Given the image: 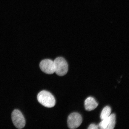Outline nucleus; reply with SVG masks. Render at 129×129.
<instances>
[{"label": "nucleus", "mask_w": 129, "mask_h": 129, "mask_svg": "<svg viewBox=\"0 0 129 129\" xmlns=\"http://www.w3.org/2000/svg\"><path fill=\"white\" fill-rule=\"evenodd\" d=\"M37 99L40 104L47 108H52L55 105L56 101L51 93L46 91H42L38 93Z\"/></svg>", "instance_id": "f257e3e1"}, {"label": "nucleus", "mask_w": 129, "mask_h": 129, "mask_svg": "<svg viewBox=\"0 0 129 129\" xmlns=\"http://www.w3.org/2000/svg\"><path fill=\"white\" fill-rule=\"evenodd\" d=\"M55 72L59 76H63L67 73L68 65L67 61L63 57H58L54 61Z\"/></svg>", "instance_id": "f03ea898"}, {"label": "nucleus", "mask_w": 129, "mask_h": 129, "mask_svg": "<svg viewBox=\"0 0 129 129\" xmlns=\"http://www.w3.org/2000/svg\"><path fill=\"white\" fill-rule=\"evenodd\" d=\"M12 120L16 128L22 129L25 127V120L21 112L18 110H14L12 114Z\"/></svg>", "instance_id": "7ed1b4c3"}, {"label": "nucleus", "mask_w": 129, "mask_h": 129, "mask_svg": "<svg viewBox=\"0 0 129 129\" xmlns=\"http://www.w3.org/2000/svg\"><path fill=\"white\" fill-rule=\"evenodd\" d=\"M82 122L81 116L78 113H72L69 116L68 118V125L70 129L78 128L81 124Z\"/></svg>", "instance_id": "20e7f679"}, {"label": "nucleus", "mask_w": 129, "mask_h": 129, "mask_svg": "<svg viewBox=\"0 0 129 129\" xmlns=\"http://www.w3.org/2000/svg\"><path fill=\"white\" fill-rule=\"evenodd\" d=\"M40 67L41 70L46 74H52L55 72L54 61L50 59L42 60L40 64Z\"/></svg>", "instance_id": "39448f33"}, {"label": "nucleus", "mask_w": 129, "mask_h": 129, "mask_svg": "<svg viewBox=\"0 0 129 129\" xmlns=\"http://www.w3.org/2000/svg\"><path fill=\"white\" fill-rule=\"evenodd\" d=\"M115 124L116 115L112 114L107 118L102 120L98 126L102 129H113L115 127Z\"/></svg>", "instance_id": "423d86ee"}, {"label": "nucleus", "mask_w": 129, "mask_h": 129, "mask_svg": "<svg viewBox=\"0 0 129 129\" xmlns=\"http://www.w3.org/2000/svg\"><path fill=\"white\" fill-rule=\"evenodd\" d=\"M98 104L95 100L92 97H89L85 101V109L88 111L93 110L97 107Z\"/></svg>", "instance_id": "0eeeda50"}, {"label": "nucleus", "mask_w": 129, "mask_h": 129, "mask_svg": "<svg viewBox=\"0 0 129 129\" xmlns=\"http://www.w3.org/2000/svg\"><path fill=\"white\" fill-rule=\"evenodd\" d=\"M111 109L109 106H106L103 109L100 115L101 118L102 120L107 118L110 115Z\"/></svg>", "instance_id": "6e6552de"}, {"label": "nucleus", "mask_w": 129, "mask_h": 129, "mask_svg": "<svg viewBox=\"0 0 129 129\" xmlns=\"http://www.w3.org/2000/svg\"><path fill=\"white\" fill-rule=\"evenodd\" d=\"M99 128V126L98 125L95 124H90L88 127V129H98Z\"/></svg>", "instance_id": "1a4fd4ad"}]
</instances>
